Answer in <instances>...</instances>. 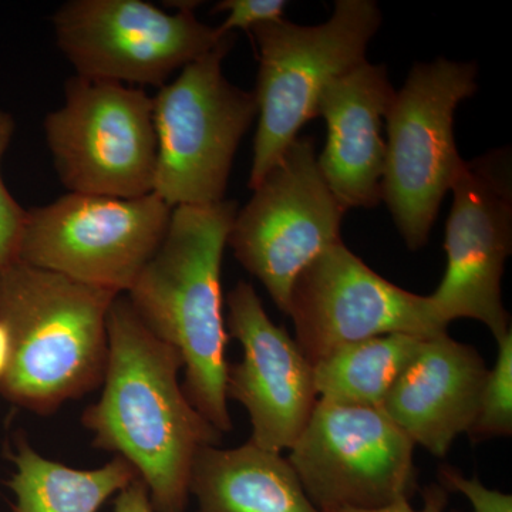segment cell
<instances>
[{
    "mask_svg": "<svg viewBox=\"0 0 512 512\" xmlns=\"http://www.w3.org/2000/svg\"><path fill=\"white\" fill-rule=\"evenodd\" d=\"M114 512H156L151 504L147 485L140 477L117 494Z\"/></svg>",
    "mask_w": 512,
    "mask_h": 512,
    "instance_id": "cell-25",
    "label": "cell"
},
{
    "mask_svg": "<svg viewBox=\"0 0 512 512\" xmlns=\"http://www.w3.org/2000/svg\"><path fill=\"white\" fill-rule=\"evenodd\" d=\"M190 493L198 512H322L309 500L288 458L254 443L202 448Z\"/></svg>",
    "mask_w": 512,
    "mask_h": 512,
    "instance_id": "cell-17",
    "label": "cell"
},
{
    "mask_svg": "<svg viewBox=\"0 0 512 512\" xmlns=\"http://www.w3.org/2000/svg\"><path fill=\"white\" fill-rule=\"evenodd\" d=\"M510 148L466 161L448 215L447 268L430 301L441 322L474 319L500 342L511 332L501 298V279L512 251Z\"/></svg>",
    "mask_w": 512,
    "mask_h": 512,
    "instance_id": "cell-13",
    "label": "cell"
},
{
    "mask_svg": "<svg viewBox=\"0 0 512 512\" xmlns=\"http://www.w3.org/2000/svg\"><path fill=\"white\" fill-rule=\"evenodd\" d=\"M286 315L295 326V342L312 365L350 343L392 333L430 339L448 328L429 296L387 281L342 241L298 275Z\"/></svg>",
    "mask_w": 512,
    "mask_h": 512,
    "instance_id": "cell-12",
    "label": "cell"
},
{
    "mask_svg": "<svg viewBox=\"0 0 512 512\" xmlns=\"http://www.w3.org/2000/svg\"><path fill=\"white\" fill-rule=\"evenodd\" d=\"M237 201L181 205L171 211L156 254L127 299L157 338L180 352L183 390L222 434L234 429L228 410V332L222 299V259Z\"/></svg>",
    "mask_w": 512,
    "mask_h": 512,
    "instance_id": "cell-2",
    "label": "cell"
},
{
    "mask_svg": "<svg viewBox=\"0 0 512 512\" xmlns=\"http://www.w3.org/2000/svg\"><path fill=\"white\" fill-rule=\"evenodd\" d=\"M380 25L382 13L373 0H338L322 25L279 19L251 29L259 47L251 190L281 160L302 127L319 117L320 96L328 84L366 62L367 46Z\"/></svg>",
    "mask_w": 512,
    "mask_h": 512,
    "instance_id": "cell-4",
    "label": "cell"
},
{
    "mask_svg": "<svg viewBox=\"0 0 512 512\" xmlns=\"http://www.w3.org/2000/svg\"><path fill=\"white\" fill-rule=\"evenodd\" d=\"M439 478L448 493L466 495L474 512H512V495L485 487L478 477L467 478L456 468L441 466Z\"/></svg>",
    "mask_w": 512,
    "mask_h": 512,
    "instance_id": "cell-23",
    "label": "cell"
},
{
    "mask_svg": "<svg viewBox=\"0 0 512 512\" xmlns=\"http://www.w3.org/2000/svg\"><path fill=\"white\" fill-rule=\"evenodd\" d=\"M286 5L285 0H224L214 6L212 13L228 12L227 19L218 26L221 35H228L237 29L249 30L284 19Z\"/></svg>",
    "mask_w": 512,
    "mask_h": 512,
    "instance_id": "cell-22",
    "label": "cell"
},
{
    "mask_svg": "<svg viewBox=\"0 0 512 512\" xmlns=\"http://www.w3.org/2000/svg\"><path fill=\"white\" fill-rule=\"evenodd\" d=\"M10 357V340L9 333L5 325L0 322V377L6 372L9 365Z\"/></svg>",
    "mask_w": 512,
    "mask_h": 512,
    "instance_id": "cell-26",
    "label": "cell"
},
{
    "mask_svg": "<svg viewBox=\"0 0 512 512\" xmlns=\"http://www.w3.org/2000/svg\"><path fill=\"white\" fill-rule=\"evenodd\" d=\"M423 507L414 510L410 500H397L386 507L375 508V510H357V508H336L326 512H444L448 505L450 493L440 484H431L423 490Z\"/></svg>",
    "mask_w": 512,
    "mask_h": 512,
    "instance_id": "cell-24",
    "label": "cell"
},
{
    "mask_svg": "<svg viewBox=\"0 0 512 512\" xmlns=\"http://www.w3.org/2000/svg\"><path fill=\"white\" fill-rule=\"evenodd\" d=\"M229 338L242 346L239 362L228 366V400L247 409L251 443L281 454L301 436L318 403L313 366L285 328L265 312L254 286L238 282L228 293Z\"/></svg>",
    "mask_w": 512,
    "mask_h": 512,
    "instance_id": "cell-14",
    "label": "cell"
},
{
    "mask_svg": "<svg viewBox=\"0 0 512 512\" xmlns=\"http://www.w3.org/2000/svg\"><path fill=\"white\" fill-rule=\"evenodd\" d=\"M15 134V120L6 111L0 110V165ZM26 210L12 197L0 173V268L18 259L20 232L25 221Z\"/></svg>",
    "mask_w": 512,
    "mask_h": 512,
    "instance_id": "cell-21",
    "label": "cell"
},
{
    "mask_svg": "<svg viewBox=\"0 0 512 512\" xmlns=\"http://www.w3.org/2000/svg\"><path fill=\"white\" fill-rule=\"evenodd\" d=\"M477 64L440 59L414 64L386 111L382 200L407 248H423L441 202L466 161L454 138V113L477 92Z\"/></svg>",
    "mask_w": 512,
    "mask_h": 512,
    "instance_id": "cell-6",
    "label": "cell"
},
{
    "mask_svg": "<svg viewBox=\"0 0 512 512\" xmlns=\"http://www.w3.org/2000/svg\"><path fill=\"white\" fill-rule=\"evenodd\" d=\"M107 338L103 392L83 426L94 447L136 468L156 512H185L195 458L222 433L185 396L180 352L141 322L127 296L111 303Z\"/></svg>",
    "mask_w": 512,
    "mask_h": 512,
    "instance_id": "cell-1",
    "label": "cell"
},
{
    "mask_svg": "<svg viewBox=\"0 0 512 512\" xmlns=\"http://www.w3.org/2000/svg\"><path fill=\"white\" fill-rule=\"evenodd\" d=\"M47 147L74 194L138 198L153 192L157 163L153 97L141 87L74 76L47 114Z\"/></svg>",
    "mask_w": 512,
    "mask_h": 512,
    "instance_id": "cell-7",
    "label": "cell"
},
{
    "mask_svg": "<svg viewBox=\"0 0 512 512\" xmlns=\"http://www.w3.org/2000/svg\"><path fill=\"white\" fill-rule=\"evenodd\" d=\"M235 39V32L225 35L153 97V194L170 208L225 200L239 143L258 116L254 93L229 83L222 72Z\"/></svg>",
    "mask_w": 512,
    "mask_h": 512,
    "instance_id": "cell-5",
    "label": "cell"
},
{
    "mask_svg": "<svg viewBox=\"0 0 512 512\" xmlns=\"http://www.w3.org/2000/svg\"><path fill=\"white\" fill-rule=\"evenodd\" d=\"M488 367L474 346L448 333L424 339L380 410L434 457H446L474 424Z\"/></svg>",
    "mask_w": 512,
    "mask_h": 512,
    "instance_id": "cell-15",
    "label": "cell"
},
{
    "mask_svg": "<svg viewBox=\"0 0 512 512\" xmlns=\"http://www.w3.org/2000/svg\"><path fill=\"white\" fill-rule=\"evenodd\" d=\"M173 5L177 13L144 0H70L52 18L57 46L77 76L161 89L225 36L195 18L197 2Z\"/></svg>",
    "mask_w": 512,
    "mask_h": 512,
    "instance_id": "cell-9",
    "label": "cell"
},
{
    "mask_svg": "<svg viewBox=\"0 0 512 512\" xmlns=\"http://www.w3.org/2000/svg\"><path fill=\"white\" fill-rule=\"evenodd\" d=\"M171 211L153 192L128 200L69 192L26 211L18 261L121 295L156 254Z\"/></svg>",
    "mask_w": 512,
    "mask_h": 512,
    "instance_id": "cell-8",
    "label": "cell"
},
{
    "mask_svg": "<svg viewBox=\"0 0 512 512\" xmlns=\"http://www.w3.org/2000/svg\"><path fill=\"white\" fill-rule=\"evenodd\" d=\"M423 338L392 333L343 346L313 366L319 400L380 409Z\"/></svg>",
    "mask_w": 512,
    "mask_h": 512,
    "instance_id": "cell-19",
    "label": "cell"
},
{
    "mask_svg": "<svg viewBox=\"0 0 512 512\" xmlns=\"http://www.w3.org/2000/svg\"><path fill=\"white\" fill-rule=\"evenodd\" d=\"M117 296L18 259L0 268V322L10 340L0 394L50 416L99 389L109 355L107 315Z\"/></svg>",
    "mask_w": 512,
    "mask_h": 512,
    "instance_id": "cell-3",
    "label": "cell"
},
{
    "mask_svg": "<svg viewBox=\"0 0 512 512\" xmlns=\"http://www.w3.org/2000/svg\"><path fill=\"white\" fill-rule=\"evenodd\" d=\"M497 345V360L485 377L477 417L467 433L474 443L512 434V330Z\"/></svg>",
    "mask_w": 512,
    "mask_h": 512,
    "instance_id": "cell-20",
    "label": "cell"
},
{
    "mask_svg": "<svg viewBox=\"0 0 512 512\" xmlns=\"http://www.w3.org/2000/svg\"><path fill=\"white\" fill-rule=\"evenodd\" d=\"M235 215L228 245L286 315L293 282L340 239L345 208L329 190L311 137H298Z\"/></svg>",
    "mask_w": 512,
    "mask_h": 512,
    "instance_id": "cell-10",
    "label": "cell"
},
{
    "mask_svg": "<svg viewBox=\"0 0 512 512\" xmlns=\"http://www.w3.org/2000/svg\"><path fill=\"white\" fill-rule=\"evenodd\" d=\"M12 460L13 512H97L138 478L136 468L119 456L96 470H77L40 456L25 439Z\"/></svg>",
    "mask_w": 512,
    "mask_h": 512,
    "instance_id": "cell-18",
    "label": "cell"
},
{
    "mask_svg": "<svg viewBox=\"0 0 512 512\" xmlns=\"http://www.w3.org/2000/svg\"><path fill=\"white\" fill-rule=\"evenodd\" d=\"M394 93L386 66L363 62L328 84L319 116L328 140L318 157L323 180L346 211L382 200L386 141L382 123Z\"/></svg>",
    "mask_w": 512,
    "mask_h": 512,
    "instance_id": "cell-16",
    "label": "cell"
},
{
    "mask_svg": "<svg viewBox=\"0 0 512 512\" xmlns=\"http://www.w3.org/2000/svg\"><path fill=\"white\" fill-rule=\"evenodd\" d=\"M288 461L320 511L375 510L419 490L414 443L380 409L318 400Z\"/></svg>",
    "mask_w": 512,
    "mask_h": 512,
    "instance_id": "cell-11",
    "label": "cell"
}]
</instances>
